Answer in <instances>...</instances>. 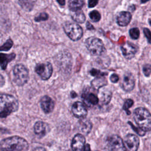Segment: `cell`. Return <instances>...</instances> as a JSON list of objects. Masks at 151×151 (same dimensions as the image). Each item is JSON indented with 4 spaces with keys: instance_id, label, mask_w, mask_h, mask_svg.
<instances>
[{
    "instance_id": "836d02e7",
    "label": "cell",
    "mask_w": 151,
    "mask_h": 151,
    "mask_svg": "<svg viewBox=\"0 0 151 151\" xmlns=\"http://www.w3.org/2000/svg\"><path fill=\"white\" fill-rule=\"evenodd\" d=\"M110 80H111V81L112 83H117L119 81V77L117 74H112L111 75L110 77Z\"/></svg>"
},
{
    "instance_id": "4fadbf2b",
    "label": "cell",
    "mask_w": 151,
    "mask_h": 151,
    "mask_svg": "<svg viewBox=\"0 0 151 151\" xmlns=\"http://www.w3.org/2000/svg\"><path fill=\"white\" fill-rule=\"evenodd\" d=\"M86 139L81 134H77L73 138L71 148L73 151H84Z\"/></svg>"
},
{
    "instance_id": "484cf974",
    "label": "cell",
    "mask_w": 151,
    "mask_h": 151,
    "mask_svg": "<svg viewBox=\"0 0 151 151\" xmlns=\"http://www.w3.org/2000/svg\"><path fill=\"white\" fill-rule=\"evenodd\" d=\"M13 45V41L9 38L6 41V42L1 46H0V51H7L11 49Z\"/></svg>"
},
{
    "instance_id": "74e56055",
    "label": "cell",
    "mask_w": 151,
    "mask_h": 151,
    "mask_svg": "<svg viewBox=\"0 0 151 151\" xmlns=\"http://www.w3.org/2000/svg\"><path fill=\"white\" fill-rule=\"evenodd\" d=\"M84 151H90V146L89 144H86L84 147Z\"/></svg>"
},
{
    "instance_id": "e575fe53",
    "label": "cell",
    "mask_w": 151,
    "mask_h": 151,
    "mask_svg": "<svg viewBox=\"0 0 151 151\" xmlns=\"http://www.w3.org/2000/svg\"><path fill=\"white\" fill-rule=\"evenodd\" d=\"M98 4L97 1H94V0H90L88 2V5L89 8H93L97 4Z\"/></svg>"
},
{
    "instance_id": "277c9868",
    "label": "cell",
    "mask_w": 151,
    "mask_h": 151,
    "mask_svg": "<svg viewBox=\"0 0 151 151\" xmlns=\"http://www.w3.org/2000/svg\"><path fill=\"white\" fill-rule=\"evenodd\" d=\"M86 46L89 52L93 55H100L106 51L102 41L96 37H90L87 39Z\"/></svg>"
},
{
    "instance_id": "ac0fdd59",
    "label": "cell",
    "mask_w": 151,
    "mask_h": 151,
    "mask_svg": "<svg viewBox=\"0 0 151 151\" xmlns=\"http://www.w3.org/2000/svg\"><path fill=\"white\" fill-rule=\"evenodd\" d=\"M78 123L79 130L83 134H88L90 132L92 129V124L90 122V120L86 119V118L81 119Z\"/></svg>"
},
{
    "instance_id": "e0dca14e",
    "label": "cell",
    "mask_w": 151,
    "mask_h": 151,
    "mask_svg": "<svg viewBox=\"0 0 151 151\" xmlns=\"http://www.w3.org/2000/svg\"><path fill=\"white\" fill-rule=\"evenodd\" d=\"M132 19V15L129 12L122 11L117 17V23L121 27L127 25Z\"/></svg>"
},
{
    "instance_id": "d6a6232c",
    "label": "cell",
    "mask_w": 151,
    "mask_h": 151,
    "mask_svg": "<svg viewBox=\"0 0 151 151\" xmlns=\"http://www.w3.org/2000/svg\"><path fill=\"white\" fill-rule=\"evenodd\" d=\"M143 32L148 42L151 44V31L147 28H145L143 29Z\"/></svg>"
},
{
    "instance_id": "6da1fadb",
    "label": "cell",
    "mask_w": 151,
    "mask_h": 151,
    "mask_svg": "<svg viewBox=\"0 0 151 151\" xmlns=\"http://www.w3.org/2000/svg\"><path fill=\"white\" fill-rule=\"evenodd\" d=\"M28 147V143L25 139L15 136L5 138L0 142L1 151H22Z\"/></svg>"
},
{
    "instance_id": "9a60e30c",
    "label": "cell",
    "mask_w": 151,
    "mask_h": 151,
    "mask_svg": "<svg viewBox=\"0 0 151 151\" xmlns=\"http://www.w3.org/2000/svg\"><path fill=\"white\" fill-rule=\"evenodd\" d=\"M34 130L37 135L42 137L49 132L50 128L47 123L41 121H38L35 123Z\"/></svg>"
},
{
    "instance_id": "d6986e66",
    "label": "cell",
    "mask_w": 151,
    "mask_h": 151,
    "mask_svg": "<svg viewBox=\"0 0 151 151\" xmlns=\"http://www.w3.org/2000/svg\"><path fill=\"white\" fill-rule=\"evenodd\" d=\"M15 58V53H11L9 54L0 53V67L2 70H5L8 64Z\"/></svg>"
},
{
    "instance_id": "7402d4cb",
    "label": "cell",
    "mask_w": 151,
    "mask_h": 151,
    "mask_svg": "<svg viewBox=\"0 0 151 151\" xmlns=\"http://www.w3.org/2000/svg\"><path fill=\"white\" fill-rule=\"evenodd\" d=\"M84 2L81 0H71L68 1V7L72 11H77L80 10L83 6Z\"/></svg>"
},
{
    "instance_id": "3957f363",
    "label": "cell",
    "mask_w": 151,
    "mask_h": 151,
    "mask_svg": "<svg viewBox=\"0 0 151 151\" xmlns=\"http://www.w3.org/2000/svg\"><path fill=\"white\" fill-rule=\"evenodd\" d=\"M134 119L138 126L144 132L151 130V114L143 107H138L134 111Z\"/></svg>"
},
{
    "instance_id": "52a82bcc",
    "label": "cell",
    "mask_w": 151,
    "mask_h": 151,
    "mask_svg": "<svg viewBox=\"0 0 151 151\" xmlns=\"http://www.w3.org/2000/svg\"><path fill=\"white\" fill-rule=\"evenodd\" d=\"M35 71L40 76L41 79L47 80L50 78L52 73V67L49 62L40 63L36 65Z\"/></svg>"
},
{
    "instance_id": "8992f818",
    "label": "cell",
    "mask_w": 151,
    "mask_h": 151,
    "mask_svg": "<svg viewBox=\"0 0 151 151\" xmlns=\"http://www.w3.org/2000/svg\"><path fill=\"white\" fill-rule=\"evenodd\" d=\"M63 28L67 36L73 41H78L83 35V29L77 24L66 22L63 25Z\"/></svg>"
},
{
    "instance_id": "ba28073f",
    "label": "cell",
    "mask_w": 151,
    "mask_h": 151,
    "mask_svg": "<svg viewBox=\"0 0 151 151\" xmlns=\"http://www.w3.org/2000/svg\"><path fill=\"white\" fill-rule=\"evenodd\" d=\"M108 146L110 151H126V147L122 138L113 134L107 139Z\"/></svg>"
},
{
    "instance_id": "8fae6325",
    "label": "cell",
    "mask_w": 151,
    "mask_h": 151,
    "mask_svg": "<svg viewBox=\"0 0 151 151\" xmlns=\"http://www.w3.org/2000/svg\"><path fill=\"white\" fill-rule=\"evenodd\" d=\"M121 50L123 56L126 59L129 60L134 57L137 51V48L134 44L127 42L121 47Z\"/></svg>"
},
{
    "instance_id": "1f68e13d",
    "label": "cell",
    "mask_w": 151,
    "mask_h": 151,
    "mask_svg": "<svg viewBox=\"0 0 151 151\" xmlns=\"http://www.w3.org/2000/svg\"><path fill=\"white\" fill-rule=\"evenodd\" d=\"M90 74H91V76H96L97 77H100V76H104L103 75H105L104 73L103 74L102 73L100 72V71H99V70H97V69H94V68L91 70L90 71Z\"/></svg>"
},
{
    "instance_id": "b9f144b4",
    "label": "cell",
    "mask_w": 151,
    "mask_h": 151,
    "mask_svg": "<svg viewBox=\"0 0 151 151\" xmlns=\"http://www.w3.org/2000/svg\"></svg>"
},
{
    "instance_id": "f546056e",
    "label": "cell",
    "mask_w": 151,
    "mask_h": 151,
    "mask_svg": "<svg viewBox=\"0 0 151 151\" xmlns=\"http://www.w3.org/2000/svg\"><path fill=\"white\" fill-rule=\"evenodd\" d=\"M128 123L131 126V127H132V128L133 129V130L134 131H135L136 132V133L137 134H139V136H144L145 134V132H144L143 130H142L141 129H140L139 127H136V126H134L131 122H128Z\"/></svg>"
},
{
    "instance_id": "d4e9b609",
    "label": "cell",
    "mask_w": 151,
    "mask_h": 151,
    "mask_svg": "<svg viewBox=\"0 0 151 151\" xmlns=\"http://www.w3.org/2000/svg\"><path fill=\"white\" fill-rule=\"evenodd\" d=\"M89 17L91 20L93 22H98L101 19L100 14L96 10H93L91 11L89 14Z\"/></svg>"
},
{
    "instance_id": "7c38bea8",
    "label": "cell",
    "mask_w": 151,
    "mask_h": 151,
    "mask_svg": "<svg viewBox=\"0 0 151 151\" xmlns=\"http://www.w3.org/2000/svg\"><path fill=\"white\" fill-rule=\"evenodd\" d=\"M134 84V78L133 74L131 73L126 72L123 76V80L121 83L122 88L126 91H130L133 89Z\"/></svg>"
},
{
    "instance_id": "5b68a950",
    "label": "cell",
    "mask_w": 151,
    "mask_h": 151,
    "mask_svg": "<svg viewBox=\"0 0 151 151\" xmlns=\"http://www.w3.org/2000/svg\"><path fill=\"white\" fill-rule=\"evenodd\" d=\"M14 80L18 86H23L26 84L29 80L28 69L23 64H18L15 65L13 69Z\"/></svg>"
},
{
    "instance_id": "f1b7e54d",
    "label": "cell",
    "mask_w": 151,
    "mask_h": 151,
    "mask_svg": "<svg viewBox=\"0 0 151 151\" xmlns=\"http://www.w3.org/2000/svg\"><path fill=\"white\" fill-rule=\"evenodd\" d=\"M48 18V15L45 12H41L38 15L35 17V21L37 22H40L41 21H45Z\"/></svg>"
},
{
    "instance_id": "30bf717a",
    "label": "cell",
    "mask_w": 151,
    "mask_h": 151,
    "mask_svg": "<svg viewBox=\"0 0 151 151\" xmlns=\"http://www.w3.org/2000/svg\"><path fill=\"white\" fill-rule=\"evenodd\" d=\"M71 111L75 117L80 119L85 118L87 114V110L86 106L80 101H76L73 104Z\"/></svg>"
},
{
    "instance_id": "7a4b0ae2",
    "label": "cell",
    "mask_w": 151,
    "mask_h": 151,
    "mask_svg": "<svg viewBox=\"0 0 151 151\" xmlns=\"http://www.w3.org/2000/svg\"><path fill=\"white\" fill-rule=\"evenodd\" d=\"M19 103L12 95L0 94V117L5 118L18 110Z\"/></svg>"
},
{
    "instance_id": "5bb4252c",
    "label": "cell",
    "mask_w": 151,
    "mask_h": 151,
    "mask_svg": "<svg viewBox=\"0 0 151 151\" xmlns=\"http://www.w3.org/2000/svg\"><path fill=\"white\" fill-rule=\"evenodd\" d=\"M41 107L45 113H50L52 111L54 107V102L48 96H43L40 100Z\"/></svg>"
},
{
    "instance_id": "d590c367",
    "label": "cell",
    "mask_w": 151,
    "mask_h": 151,
    "mask_svg": "<svg viewBox=\"0 0 151 151\" xmlns=\"http://www.w3.org/2000/svg\"><path fill=\"white\" fill-rule=\"evenodd\" d=\"M86 27H87V29H94V27L89 22H87Z\"/></svg>"
},
{
    "instance_id": "4dcf8cb0",
    "label": "cell",
    "mask_w": 151,
    "mask_h": 151,
    "mask_svg": "<svg viewBox=\"0 0 151 151\" xmlns=\"http://www.w3.org/2000/svg\"><path fill=\"white\" fill-rule=\"evenodd\" d=\"M143 71L146 77L151 74V64H146L143 67Z\"/></svg>"
},
{
    "instance_id": "ffe728a7",
    "label": "cell",
    "mask_w": 151,
    "mask_h": 151,
    "mask_svg": "<svg viewBox=\"0 0 151 151\" xmlns=\"http://www.w3.org/2000/svg\"><path fill=\"white\" fill-rule=\"evenodd\" d=\"M82 98H83L84 101L85 103H86V105L88 106L96 105L99 101L97 96L93 93L83 94L82 95Z\"/></svg>"
},
{
    "instance_id": "44dd1931",
    "label": "cell",
    "mask_w": 151,
    "mask_h": 151,
    "mask_svg": "<svg viewBox=\"0 0 151 151\" xmlns=\"http://www.w3.org/2000/svg\"><path fill=\"white\" fill-rule=\"evenodd\" d=\"M107 84V80L103 76L97 77L91 81L92 87L94 89L97 90L99 88L103 87V86H106Z\"/></svg>"
},
{
    "instance_id": "f35d334b",
    "label": "cell",
    "mask_w": 151,
    "mask_h": 151,
    "mask_svg": "<svg viewBox=\"0 0 151 151\" xmlns=\"http://www.w3.org/2000/svg\"><path fill=\"white\" fill-rule=\"evenodd\" d=\"M71 97L72 98H75L77 97V94L74 91H71Z\"/></svg>"
},
{
    "instance_id": "8d00e7d4",
    "label": "cell",
    "mask_w": 151,
    "mask_h": 151,
    "mask_svg": "<svg viewBox=\"0 0 151 151\" xmlns=\"http://www.w3.org/2000/svg\"><path fill=\"white\" fill-rule=\"evenodd\" d=\"M32 151H47V150L42 147H38L35 148Z\"/></svg>"
},
{
    "instance_id": "83f0119b",
    "label": "cell",
    "mask_w": 151,
    "mask_h": 151,
    "mask_svg": "<svg viewBox=\"0 0 151 151\" xmlns=\"http://www.w3.org/2000/svg\"><path fill=\"white\" fill-rule=\"evenodd\" d=\"M133 104V101L132 100V99H127L124 104H123V110H126L127 114H130V111H129L128 110L130 107H131Z\"/></svg>"
},
{
    "instance_id": "2e32d148",
    "label": "cell",
    "mask_w": 151,
    "mask_h": 151,
    "mask_svg": "<svg viewBox=\"0 0 151 151\" xmlns=\"http://www.w3.org/2000/svg\"><path fill=\"white\" fill-rule=\"evenodd\" d=\"M111 96L112 93L109 89L101 87V88L99 91L97 97L101 104H107L110 102Z\"/></svg>"
},
{
    "instance_id": "ab89813d",
    "label": "cell",
    "mask_w": 151,
    "mask_h": 151,
    "mask_svg": "<svg viewBox=\"0 0 151 151\" xmlns=\"http://www.w3.org/2000/svg\"><path fill=\"white\" fill-rule=\"evenodd\" d=\"M57 2L59 3L61 5H64L65 4V1H57Z\"/></svg>"
},
{
    "instance_id": "603a6c76",
    "label": "cell",
    "mask_w": 151,
    "mask_h": 151,
    "mask_svg": "<svg viewBox=\"0 0 151 151\" xmlns=\"http://www.w3.org/2000/svg\"><path fill=\"white\" fill-rule=\"evenodd\" d=\"M72 19L78 23H83L86 21V16L83 11L78 10L71 14Z\"/></svg>"
},
{
    "instance_id": "4316f807",
    "label": "cell",
    "mask_w": 151,
    "mask_h": 151,
    "mask_svg": "<svg viewBox=\"0 0 151 151\" xmlns=\"http://www.w3.org/2000/svg\"><path fill=\"white\" fill-rule=\"evenodd\" d=\"M129 34L131 38L133 40H137L140 35V31L137 28H133L130 29Z\"/></svg>"
},
{
    "instance_id": "60d3db41",
    "label": "cell",
    "mask_w": 151,
    "mask_h": 151,
    "mask_svg": "<svg viewBox=\"0 0 151 151\" xmlns=\"http://www.w3.org/2000/svg\"><path fill=\"white\" fill-rule=\"evenodd\" d=\"M149 24L151 25V19H149Z\"/></svg>"
},
{
    "instance_id": "cb8c5ba5",
    "label": "cell",
    "mask_w": 151,
    "mask_h": 151,
    "mask_svg": "<svg viewBox=\"0 0 151 151\" xmlns=\"http://www.w3.org/2000/svg\"><path fill=\"white\" fill-rule=\"evenodd\" d=\"M34 1H19V3L21 7L25 11H29L34 6Z\"/></svg>"
},
{
    "instance_id": "9c48e42d",
    "label": "cell",
    "mask_w": 151,
    "mask_h": 151,
    "mask_svg": "<svg viewBox=\"0 0 151 151\" xmlns=\"http://www.w3.org/2000/svg\"><path fill=\"white\" fill-rule=\"evenodd\" d=\"M124 143L128 151H137L140 141L137 136L133 134H128L124 139Z\"/></svg>"
}]
</instances>
